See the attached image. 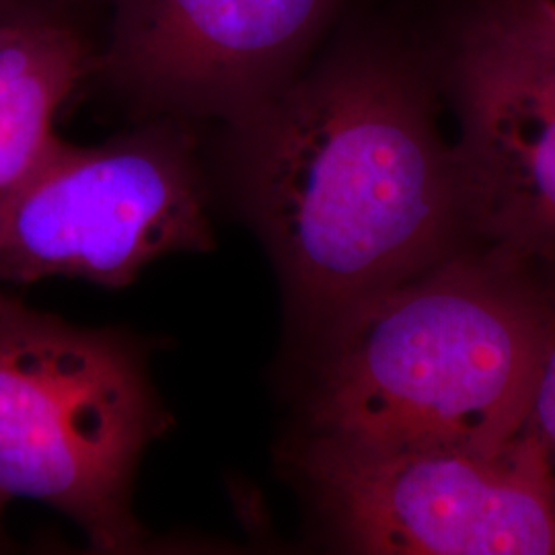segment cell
I'll return each mask as SVG.
<instances>
[{
  "mask_svg": "<svg viewBox=\"0 0 555 555\" xmlns=\"http://www.w3.org/2000/svg\"><path fill=\"white\" fill-rule=\"evenodd\" d=\"M235 124L245 215L298 318L323 337L469 231L433 95L393 56L346 52Z\"/></svg>",
  "mask_w": 555,
  "mask_h": 555,
  "instance_id": "6da1fadb",
  "label": "cell"
},
{
  "mask_svg": "<svg viewBox=\"0 0 555 555\" xmlns=\"http://www.w3.org/2000/svg\"><path fill=\"white\" fill-rule=\"evenodd\" d=\"M554 332L541 261L455 251L325 336L311 437L498 451L527 428Z\"/></svg>",
  "mask_w": 555,
  "mask_h": 555,
  "instance_id": "7a4b0ae2",
  "label": "cell"
},
{
  "mask_svg": "<svg viewBox=\"0 0 555 555\" xmlns=\"http://www.w3.org/2000/svg\"><path fill=\"white\" fill-rule=\"evenodd\" d=\"M167 416L139 346L0 300V506L38 500L98 552L142 543L132 515L140 456Z\"/></svg>",
  "mask_w": 555,
  "mask_h": 555,
  "instance_id": "3957f363",
  "label": "cell"
},
{
  "mask_svg": "<svg viewBox=\"0 0 555 555\" xmlns=\"http://www.w3.org/2000/svg\"><path fill=\"white\" fill-rule=\"evenodd\" d=\"M298 465L339 539L364 554H555V481L525 428L498 451L309 437Z\"/></svg>",
  "mask_w": 555,
  "mask_h": 555,
  "instance_id": "277c9868",
  "label": "cell"
},
{
  "mask_svg": "<svg viewBox=\"0 0 555 555\" xmlns=\"http://www.w3.org/2000/svg\"><path fill=\"white\" fill-rule=\"evenodd\" d=\"M210 247L185 134L153 128L93 149L59 139L0 227V282L73 276L118 288L165 254Z\"/></svg>",
  "mask_w": 555,
  "mask_h": 555,
  "instance_id": "5b68a950",
  "label": "cell"
},
{
  "mask_svg": "<svg viewBox=\"0 0 555 555\" xmlns=\"http://www.w3.org/2000/svg\"><path fill=\"white\" fill-rule=\"evenodd\" d=\"M341 0H118L114 64L140 95L233 119L295 80Z\"/></svg>",
  "mask_w": 555,
  "mask_h": 555,
  "instance_id": "8992f818",
  "label": "cell"
},
{
  "mask_svg": "<svg viewBox=\"0 0 555 555\" xmlns=\"http://www.w3.org/2000/svg\"><path fill=\"white\" fill-rule=\"evenodd\" d=\"M455 146L469 231L516 258L555 259V91L483 15L455 62Z\"/></svg>",
  "mask_w": 555,
  "mask_h": 555,
  "instance_id": "52a82bcc",
  "label": "cell"
},
{
  "mask_svg": "<svg viewBox=\"0 0 555 555\" xmlns=\"http://www.w3.org/2000/svg\"><path fill=\"white\" fill-rule=\"evenodd\" d=\"M82 70L85 54L70 31L50 23L0 27V227L56 144L54 116Z\"/></svg>",
  "mask_w": 555,
  "mask_h": 555,
  "instance_id": "ba28073f",
  "label": "cell"
},
{
  "mask_svg": "<svg viewBox=\"0 0 555 555\" xmlns=\"http://www.w3.org/2000/svg\"><path fill=\"white\" fill-rule=\"evenodd\" d=\"M483 17L555 91V0H498Z\"/></svg>",
  "mask_w": 555,
  "mask_h": 555,
  "instance_id": "9c48e42d",
  "label": "cell"
},
{
  "mask_svg": "<svg viewBox=\"0 0 555 555\" xmlns=\"http://www.w3.org/2000/svg\"><path fill=\"white\" fill-rule=\"evenodd\" d=\"M541 268H543V276L547 282L555 311V259L541 261ZM527 428L535 435L543 453L547 456L555 481V332L545 364H543V371H541V377L537 383Z\"/></svg>",
  "mask_w": 555,
  "mask_h": 555,
  "instance_id": "30bf717a",
  "label": "cell"
},
{
  "mask_svg": "<svg viewBox=\"0 0 555 555\" xmlns=\"http://www.w3.org/2000/svg\"><path fill=\"white\" fill-rule=\"evenodd\" d=\"M2 508H4V506H0V513H2Z\"/></svg>",
  "mask_w": 555,
  "mask_h": 555,
  "instance_id": "8fae6325",
  "label": "cell"
}]
</instances>
